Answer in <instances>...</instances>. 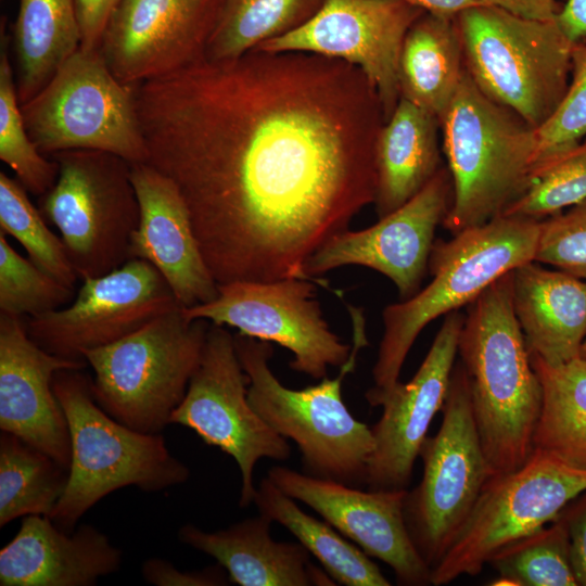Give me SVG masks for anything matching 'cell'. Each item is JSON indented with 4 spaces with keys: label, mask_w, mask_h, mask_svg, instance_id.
Masks as SVG:
<instances>
[{
    "label": "cell",
    "mask_w": 586,
    "mask_h": 586,
    "mask_svg": "<svg viewBox=\"0 0 586 586\" xmlns=\"http://www.w3.org/2000/svg\"><path fill=\"white\" fill-rule=\"evenodd\" d=\"M586 493V470L533 450L519 469L486 483L472 512L441 561L431 584L477 575L504 547L558 519Z\"/></svg>",
    "instance_id": "7c38bea8"
},
{
    "label": "cell",
    "mask_w": 586,
    "mask_h": 586,
    "mask_svg": "<svg viewBox=\"0 0 586 586\" xmlns=\"http://www.w3.org/2000/svg\"><path fill=\"white\" fill-rule=\"evenodd\" d=\"M535 136L534 169L586 139V39L573 44L566 91L551 116L535 129Z\"/></svg>",
    "instance_id": "74e56055"
},
{
    "label": "cell",
    "mask_w": 586,
    "mask_h": 586,
    "mask_svg": "<svg viewBox=\"0 0 586 586\" xmlns=\"http://www.w3.org/2000/svg\"><path fill=\"white\" fill-rule=\"evenodd\" d=\"M69 469L14 434L0 435V527L26 515L50 517Z\"/></svg>",
    "instance_id": "4dcf8cb0"
},
{
    "label": "cell",
    "mask_w": 586,
    "mask_h": 586,
    "mask_svg": "<svg viewBox=\"0 0 586 586\" xmlns=\"http://www.w3.org/2000/svg\"><path fill=\"white\" fill-rule=\"evenodd\" d=\"M75 295V289L21 256L0 231V313L35 317L68 305Z\"/></svg>",
    "instance_id": "8d00e7d4"
},
{
    "label": "cell",
    "mask_w": 586,
    "mask_h": 586,
    "mask_svg": "<svg viewBox=\"0 0 586 586\" xmlns=\"http://www.w3.org/2000/svg\"><path fill=\"white\" fill-rule=\"evenodd\" d=\"M295 501L268 476L259 482L254 497L259 514L279 523L293 534L336 585H391L367 553L347 542L328 522L304 512Z\"/></svg>",
    "instance_id": "f1b7e54d"
},
{
    "label": "cell",
    "mask_w": 586,
    "mask_h": 586,
    "mask_svg": "<svg viewBox=\"0 0 586 586\" xmlns=\"http://www.w3.org/2000/svg\"><path fill=\"white\" fill-rule=\"evenodd\" d=\"M499 575L495 585L576 586L569 553L566 518L498 550L488 561Z\"/></svg>",
    "instance_id": "d6a6232c"
},
{
    "label": "cell",
    "mask_w": 586,
    "mask_h": 586,
    "mask_svg": "<svg viewBox=\"0 0 586 586\" xmlns=\"http://www.w3.org/2000/svg\"><path fill=\"white\" fill-rule=\"evenodd\" d=\"M466 73L454 18L423 13L409 28L399 55L404 98L441 119Z\"/></svg>",
    "instance_id": "4316f807"
},
{
    "label": "cell",
    "mask_w": 586,
    "mask_h": 586,
    "mask_svg": "<svg viewBox=\"0 0 586 586\" xmlns=\"http://www.w3.org/2000/svg\"><path fill=\"white\" fill-rule=\"evenodd\" d=\"M16 88L23 104L80 48L74 0H20L12 28Z\"/></svg>",
    "instance_id": "83f0119b"
},
{
    "label": "cell",
    "mask_w": 586,
    "mask_h": 586,
    "mask_svg": "<svg viewBox=\"0 0 586 586\" xmlns=\"http://www.w3.org/2000/svg\"><path fill=\"white\" fill-rule=\"evenodd\" d=\"M267 476L284 494L316 511L370 558L391 566L404 586L431 584V568L408 532L404 491H361L333 480L271 467Z\"/></svg>",
    "instance_id": "ffe728a7"
},
{
    "label": "cell",
    "mask_w": 586,
    "mask_h": 586,
    "mask_svg": "<svg viewBox=\"0 0 586 586\" xmlns=\"http://www.w3.org/2000/svg\"><path fill=\"white\" fill-rule=\"evenodd\" d=\"M543 390L533 450L586 470V360L549 365L530 354Z\"/></svg>",
    "instance_id": "f546056e"
},
{
    "label": "cell",
    "mask_w": 586,
    "mask_h": 586,
    "mask_svg": "<svg viewBox=\"0 0 586 586\" xmlns=\"http://www.w3.org/2000/svg\"><path fill=\"white\" fill-rule=\"evenodd\" d=\"M133 86L146 163L179 189L218 285L315 281L307 259L374 203L385 120L357 66L252 49Z\"/></svg>",
    "instance_id": "6da1fadb"
},
{
    "label": "cell",
    "mask_w": 586,
    "mask_h": 586,
    "mask_svg": "<svg viewBox=\"0 0 586 586\" xmlns=\"http://www.w3.org/2000/svg\"><path fill=\"white\" fill-rule=\"evenodd\" d=\"M440 128L453 182L442 225L456 234L500 216L530 187L535 128L487 98L467 71Z\"/></svg>",
    "instance_id": "5b68a950"
},
{
    "label": "cell",
    "mask_w": 586,
    "mask_h": 586,
    "mask_svg": "<svg viewBox=\"0 0 586 586\" xmlns=\"http://www.w3.org/2000/svg\"><path fill=\"white\" fill-rule=\"evenodd\" d=\"M234 342L249 380L251 406L278 434L296 444L305 473L351 486L365 484L374 437L342 397V383L355 370L358 352L351 351L335 378L293 390L271 371L273 347L269 342L240 333Z\"/></svg>",
    "instance_id": "8992f818"
},
{
    "label": "cell",
    "mask_w": 586,
    "mask_h": 586,
    "mask_svg": "<svg viewBox=\"0 0 586 586\" xmlns=\"http://www.w3.org/2000/svg\"><path fill=\"white\" fill-rule=\"evenodd\" d=\"M142 577L155 586H226L231 582L218 563L200 571H181L161 558H150L142 563Z\"/></svg>",
    "instance_id": "ab89813d"
},
{
    "label": "cell",
    "mask_w": 586,
    "mask_h": 586,
    "mask_svg": "<svg viewBox=\"0 0 586 586\" xmlns=\"http://www.w3.org/2000/svg\"><path fill=\"white\" fill-rule=\"evenodd\" d=\"M538 230V220L501 215L450 240L434 241L428 265L431 282L383 309L373 388L388 390L399 382L411 346L431 321L470 305L498 278L534 260Z\"/></svg>",
    "instance_id": "3957f363"
},
{
    "label": "cell",
    "mask_w": 586,
    "mask_h": 586,
    "mask_svg": "<svg viewBox=\"0 0 586 586\" xmlns=\"http://www.w3.org/2000/svg\"><path fill=\"white\" fill-rule=\"evenodd\" d=\"M425 13L455 18L459 13L474 8L501 7L514 13L511 0H403ZM518 14V13H517Z\"/></svg>",
    "instance_id": "7bdbcfd3"
},
{
    "label": "cell",
    "mask_w": 586,
    "mask_h": 586,
    "mask_svg": "<svg viewBox=\"0 0 586 586\" xmlns=\"http://www.w3.org/2000/svg\"><path fill=\"white\" fill-rule=\"evenodd\" d=\"M512 303L528 352L549 365L581 357L586 335V282L527 262L512 271Z\"/></svg>",
    "instance_id": "d4e9b609"
},
{
    "label": "cell",
    "mask_w": 586,
    "mask_h": 586,
    "mask_svg": "<svg viewBox=\"0 0 586 586\" xmlns=\"http://www.w3.org/2000/svg\"><path fill=\"white\" fill-rule=\"evenodd\" d=\"M52 386L72 448L67 485L49 517L58 527L73 532L90 508L116 489L135 486L152 493L188 481L189 468L170 454L161 433L136 431L102 409L82 369L58 371Z\"/></svg>",
    "instance_id": "277c9868"
},
{
    "label": "cell",
    "mask_w": 586,
    "mask_h": 586,
    "mask_svg": "<svg viewBox=\"0 0 586 586\" xmlns=\"http://www.w3.org/2000/svg\"><path fill=\"white\" fill-rule=\"evenodd\" d=\"M515 12L534 20H552L557 14L556 0H511Z\"/></svg>",
    "instance_id": "f6af8a7d"
},
{
    "label": "cell",
    "mask_w": 586,
    "mask_h": 586,
    "mask_svg": "<svg viewBox=\"0 0 586 586\" xmlns=\"http://www.w3.org/2000/svg\"><path fill=\"white\" fill-rule=\"evenodd\" d=\"M534 262L586 282V200L539 221Z\"/></svg>",
    "instance_id": "f35d334b"
},
{
    "label": "cell",
    "mask_w": 586,
    "mask_h": 586,
    "mask_svg": "<svg viewBox=\"0 0 586 586\" xmlns=\"http://www.w3.org/2000/svg\"><path fill=\"white\" fill-rule=\"evenodd\" d=\"M584 200L586 139L537 165L530 187L501 215L540 221Z\"/></svg>",
    "instance_id": "d590c367"
},
{
    "label": "cell",
    "mask_w": 586,
    "mask_h": 586,
    "mask_svg": "<svg viewBox=\"0 0 586 586\" xmlns=\"http://www.w3.org/2000/svg\"><path fill=\"white\" fill-rule=\"evenodd\" d=\"M423 13L403 0H323L304 25L254 49L314 53L357 66L375 87L386 122L400 100L404 39Z\"/></svg>",
    "instance_id": "2e32d148"
},
{
    "label": "cell",
    "mask_w": 586,
    "mask_h": 586,
    "mask_svg": "<svg viewBox=\"0 0 586 586\" xmlns=\"http://www.w3.org/2000/svg\"><path fill=\"white\" fill-rule=\"evenodd\" d=\"M130 168L140 206L130 259H144L153 265L182 308L215 300L218 283L204 260L179 189L148 163H132Z\"/></svg>",
    "instance_id": "7402d4cb"
},
{
    "label": "cell",
    "mask_w": 586,
    "mask_h": 586,
    "mask_svg": "<svg viewBox=\"0 0 586 586\" xmlns=\"http://www.w3.org/2000/svg\"><path fill=\"white\" fill-rule=\"evenodd\" d=\"M454 20L475 86L540 127L561 102L571 73L574 43L556 20L528 18L501 7L470 9Z\"/></svg>",
    "instance_id": "52a82bcc"
},
{
    "label": "cell",
    "mask_w": 586,
    "mask_h": 586,
    "mask_svg": "<svg viewBox=\"0 0 586 586\" xmlns=\"http://www.w3.org/2000/svg\"><path fill=\"white\" fill-rule=\"evenodd\" d=\"M463 321L459 310L445 315L425 358L407 383L367 391L369 405L382 407L380 420L371 428L375 446L367 468L368 489L404 491L409 486L429 426L446 399Z\"/></svg>",
    "instance_id": "ac0fdd59"
},
{
    "label": "cell",
    "mask_w": 586,
    "mask_h": 586,
    "mask_svg": "<svg viewBox=\"0 0 586 586\" xmlns=\"http://www.w3.org/2000/svg\"><path fill=\"white\" fill-rule=\"evenodd\" d=\"M451 200V177L442 166L420 192L374 225L331 237L307 259L306 273L319 283L317 277L330 270L362 266L388 278L400 301L413 296L428 269L435 230Z\"/></svg>",
    "instance_id": "e0dca14e"
},
{
    "label": "cell",
    "mask_w": 586,
    "mask_h": 586,
    "mask_svg": "<svg viewBox=\"0 0 586 586\" xmlns=\"http://www.w3.org/2000/svg\"><path fill=\"white\" fill-rule=\"evenodd\" d=\"M209 326L177 307L116 342L84 352L97 403L136 431L161 433L187 393Z\"/></svg>",
    "instance_id": "ba28073f"
},
{
    "label": "cell",
    "mask_w": 586,
    "mask_h": 586,
    "mask_svg": "<svg viewBox=\"0 0 586 586\" xmlns=\"http://www.w3.org/2000/svg\"><path fill=\"white\" fill-rule=\"evenodd\" d=\"M80 30V48L100 49L107 23L120 0H74Z\"/></svg>",
    "instance_id": "60d3db41"
},
{
    "label": "cell",
    "mask_w": 586,
    "mask_h": 586,
    "mask_svg": "<svg viewBox=\"0 0 586 586\" xmlns=\"http://www.w3.org/2000/svg\"><path fill=\"white\" fill-rule=\"evenodd\" d=\"M442 411L438 431L426 436L420 449L421 481L407 491L404 505L410 537L431 571L466 523L489 480L470 382L461 361L455 362Z\"/></svg>",
    "instance_id": "8fae6325"
},
{
    "label": "cell",
    "mask_w": 586,
    "mask_h": 586,
    "mask_svg": "<svg viewBox=\"0 0 586 586\" xmlns=\"http://www.w3.org/2000/svg\"><path fill=\"white\" fill-rule=\"evenodd\" d=\"M247 384L234 335L211 323L200 364L169 421L193 430L204 443L233 458L241 474L240 507L254 502L256 463L263 458L284 461L291 455L288 440L251 406Z\"/></svg>",
    "instance_id": "4fadbf2b"
},
{
    "label": "cell",
    "mask_w": 586,
    "mask_h": 586,
    "mask_svg": "<svg viewBox=\"0 0 586 586\" xmlns=\"http://www.w3.org/2000/svg\"><path fill=\"white\" fill-rule=\"evenodd\" d=\"M581 357L586 360V335H585L583 344H582Z\"/></svg>",
    "instance_id": "bcb514c9"
},
{
    "label": "cell",
    "mask_w": 586,
    "mask_h": 586,
    "mask_svg": "<svg viewBox=\"0 0 586 586\" xmlns=\"http://www.w3.org/2000/svg\"><path fill=\"white\" fill-rule=\"evenodd\" d=\"M311 281L285 278L219 284L215 300L183 308V314L190 320L204 319L273 342L293 354L290 367L294 371L321 380L330 367L347 361L352 345L330 329Z\"/></svg>",
    "instance_id": "5bb4252c"
},
{
    "label": "cell",
    "mask_w": 586,
    "mask_h": 586,
    "mask_svg": "<svg viewBox=\"0 0 586 586\" xmlns=\"http://www.w3.org/2000/svg\"><path fill=\"white\" fill-rule=\"evenodd\" d=\"M49 157L58 163L59 175L39 196L38 209L59 230L78 278L103 276L125 264L140 220L131 163L97 150Z\"/></svg>",
    "instance_id": "30bf717a"
},
{
    "label": "cell",
    "mask_w": 586,
    "mask_h": 586,
    "mask_svg": "<svg viewBox=\"0 0 586 586\" xmlns=\"http://www.w3.org/2000/svg\"><path fill=\"white\" fill-rule=\"evenodd\" d=\"M86 361L52 355L28 335L25 318L0 313V429L69 469L71 436L54 374Z\"/></svg>",
    "instance_id": "44dd1931"
},
{
    "label": "cell",
    "mask_w": 586,
    "mask_h": 586,
    "mask_svg": "<svg viewBox=\"0 0 586 586\" xmlns=\"http://www.w3.org/2000/svg\"><path fill=\"white\" fill-rule=\"evenodd\" d=\"M555 20L572 43L586 39V0H566Z\"/></svg>",
    "instance_id": "ee69618b"
},
{
    "label": "cell",
    "mask_w": 586,
    "mask_h": 586,
    "mask_svg": "<svg viewBox=\"0 0 586 586\" xmlns=\"http://www.w3.org/2000/svg\"><path fill=\"white\" fill-rule=\"evenodd\" d=\"M512 271L469 305L458 342L488 481L530 458L543 403L542 384L513 309Z\"/></svg>",
    "instance_id": "7a4b0ae2"
},
{
    "label": "cell",
    "mask_w": 586,
    "mask_h": 586,
    "mask_svg": "<svg viewBox=\"0 0 586 586\" xmlns=\"http://www.w3.org/2000/svg\"><path fill=\"white\" fill-rule=\"evenodd\" d=\"M271 523L259 514L216 532L184 524L177 536L214 558L230 582L240 586L336 585L323 569L310 562V553L301 543L273 540Z\"/></svg>",
    "instance_id": "cb8c5ba5"
},
{
    "label": "cell",
    "mask_w": 586,
    "mask_h": 586,
    "mask_svg": "<svg viewBox=\"0 0 586 586\" xmlns=\"http://www.w3.org/2000/svg\"><path fill=\"white\" fill-rule=\"evenodd\" d=\"M21 111L31 141L46 156L97 150L131 164L148 162L135 87L113 75L100 49L79 48Z\"/></svg>",
    "instance_id": "9c48e42d"
},
{
    "label": "cell",
    "mask_w": 586,
    "mask_h": 586,
    "mask_svg": "<svg viewBox=\"0 0 586 586\" xmlns=\"http://www.w3.org/2000/svg\"><path fill=\"white\" fill-rule=\"evenodd\" d=\"M17 179L0 173V231L16 239L28 258L41 270L75 289L79 279L66 254L62 239L29 201Z\"/></svg>",
    "instance_id": "e575fe53"
},
{
    "label": "cell",
    "mask_w": 586,
    "mask_h": 586,
    "mask_svg": "<svg viewBox=\"0 0 586 586\" xmlns=\"http://www.w3.org/2000/svg\"><path fill=\"white\" fill-rule=\"evenodd\" d=\"M566 522L571 566L577 585L586 586V502Z\"/></svg>",
    "instance_id": "b9f144b4"
},
{
    "label": "cell",
    "mask_w": 586,
    "mask_h": 586,
    "mask_svg": "<svg viewBox=\"0 0 586 586\" xmlns=\"http://www.w3.org/2000/svg\"><path fill=\"white\" fill-rule=\"evenodd\" d=\"M177 307L160 271L131 258L109 273L81 279L71 304L26 317L25 323L30 339L48 353L86 361L84 352L116 342Z\"/></svg>",
    "instance_id": "9a60e30c"
},
{
    "label": "cell",
    "mask_w": 586,
    "mask_h": 586,
    "mask_svg": "<svg viewBox=\"0 0 586 586\" xmlns=\"http://www.w3.org/2000/svg\"><path fill=\"white\" fill-rule=\"evenodd\" d=\"M120 565L122 551L93 525L66 532L49 517L26 515L0 550V585L93 586Z\"/></svg>",
    "instance_id": "603a6c76"
},
{
    "label": "cell",
    "mask_w": 586,
    "mask_h": 586,
    "mask_svg": "<svg viewBox=\"0 0 586 586\" xmlns=\"http://www.w3.org/2000/svg\"><path fill=\"white\" fill-rule=\"evenodd\" d=\"M222 0H120L100 50L113 75L135 85L205 58Z\"/></svg>",
    "instance_id": "d6986e66"
},
{
    "label": "cell",
    "mask_w": 586,
    "mask_h": 586,
    "mask_svg": "<svg viewBox=\"0 0 586 586\" xmlns=\"http://www.w3.org/2000/svg\"><path fill=\"white\" fill-rule=\"evenodd\" d=\"M440 120L400 98L375 142V212L382 218L412 199L442 167Z\"/></svg>",
    "instance_id": "484cf974"
},
{
    "label": "cell",
    "mask_w": 586,
    "mask_h": 586,
    "mask_svg": "<svg viewBox=\"0 0 586 586\" xmlns=\"http://www.w3.org/2000/svg\"><path fill=\"white\" fill-rule=\"evenodd\" d=\"M10 37L1 29L0 49V158L30 193L41 196L55 184L59 165L31 141L21 111L9 55Z\"/></svg>",
    "instance_id": "836d02e7"
},
{
    "label": "cell",
    "mask_w": 586,
    "mask_h": 586,
    "mask_svg": "<svg viewBox=\"0 0 586 586\" xmlns=\"http://www.w3.org/2000/svg\"><path fill=\"white\" fill-rule=\"evenodd\" d=\"M323 0H222L205 58L229 60L309 21Z\"/></svg>",
    "instance_id": "1f68e13d"
}]
</instances>
